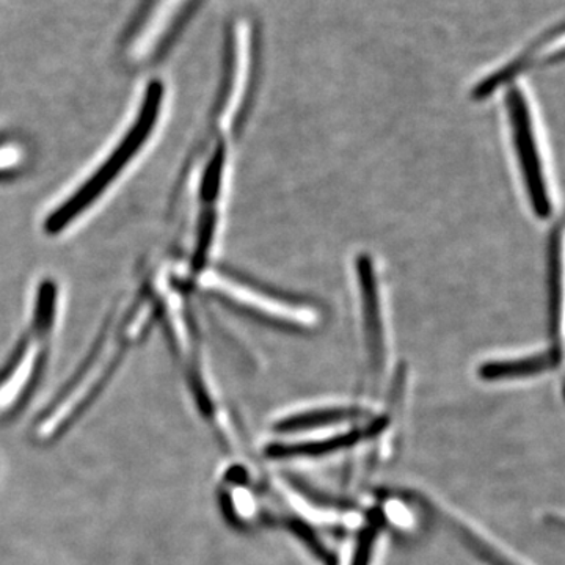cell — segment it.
Segmentation results:
<instances>
[{
    "label": "cell",
    "instance_id": "1",
    "mask_svg": "<svg viewBox=\"0 0 565 565\" xmlns=\"http://www.w3.org/2000/svg\"><path fill=\"white\" fill-rule=\"evenodd\" d=\"M36 291L29 329L0 367V422L17 418L41 384L51 356L58 315V288L44 281Z\"/></svg>",
    "mask_w": 565,
    "mask_h": 565
},
{
    "label": "cell",
    "instance_id": "2",
    "mask_svg": "<svg viewBox=\"0 0 565 565\" xmlns=\"http://www.w3.org/2000/svg\"><path fill=\"white\" fill-rule=\"evenodd\" d=\"M163 103H166V87L158 82H152L141 99L140 110L137 111L131 128L104 159L103 166H99L87 181L82 182L79 189L71 193L65 203L47 215L44 232L50 236L66 232L74 222L79 221L85 212L90 211L98 200L106 195L110 185L115 184L121 173L131 166L156 131Z\"/></svg>",
    "mask_w": 565,
    "mask_h": 565
},
{
    "label": "cell",
    "instance_id": "3",
    "mask_svg": "<svg viewBox=\"0 0 565 565\" xmlns=\"http://www.w3.org/2000/svg\"><path fill=\"white\" fill-rule=\"evenodd\" d=\"M508 111L516 156H519L520 170H522L526 192L530 195L531 206H533L539 218L550 217L552 202H550L544 169H542L537 143H535L533 118H531L530 106H527L526 96L522 88L515 87L509 90Z\"/></svg>",
    "mask_w": 565,
    "mask_h": 565
},
{
    "label": "cell",
    "instance_id": "4",
    "mask_svg": "<svg viewBox=\"0 0 565 565\" xmlns=\"http://www.w3.org/2000/svg\"><path fill=\"white\" fill-rule=\"evenodd\" d=\"M193 0H154L128 44V61L134 65L158 54Z\"/></svg>",
    "mask_w": 565,
    "mask_h": 565
},
{
    "label": "cell",
    "instance_id": "5",
    "mask_svg": "<svg viewBox=\"0 0 565 565\" xmlns=\"http://www.w3.org/2000/svg\"><path fill=\"white\" fill-rule=\"evenodd\" d=\"M360 292H362L364 333L367 351L374 371L384 366V329H382L381 305H379L377 281H375L373 262L362 255L356 259Z\"/></svg>",
    "mask_w": 565,
    "mask_h": 565
},
{
    "label": "cell",
    "instance_id": "6",
    "mask_svg": "<svg viewBox=\"0 0 565 565\" xmlns=\"http://www.w3.org/2000/svg\"><path fill=\"white\" fill-rule=\"evenodd\" d=\"M557 41H563V31H561V29L557 31L556 35L555 33H548V35L544 36V40L535 43L530 51L523 52V54H520L516 58H512L503 68L498 70L492 76L486 77L481 84L476 85L473 92L475 98L486 99L487 96L497 92L501 85L515 79L520 73L531 68L535 63L552 62L553 58H555V54L563 55V51L553 50Z\"/></svg>",
    "mask_w": 565,
    "mask_h": 565
},
{
    "label": "cell",
    "instance_id": "7",
    "mask_svg": "<svg viewBox=\"0 0 565 565\" xmlns=\"http://www.w3.org/2000/svg\"><path fill=\"white\" fill-rule=\"evenodd\" d=\"M561 359H563L561 348L555 345V348L533 356L482 363L478 374L486 382L515 381V379L533 377V375L555 370L561 363Z\"/></svg>",
    "mask_w": 565,
    "mask_h": 565
},
{
    "label": "cell",
    "instance_id": "8",
    "mask_svg": "<svg viewBox=\"0 0 565 565\" xmlns=\"http://www.w3.org/2000/svg\"><path fill=\"white\" fill-rule=\"evenodd\" d=\"M362 408L356 407H322L315 408V411L303 412V414H296L282 418L275 424V433L280 434H297L305 433V430L322 429V427L338 426V424H345L356 422V419L364 418Z\"/></svg>",
    "mask_w": 565,
    "mask_h": 565
},
{
    "label": "cell",
    "instance_id": "9",
    "mask_svg": "<svg viewBox=\"0 0 565 565\" xmlns=\"http://www.w3.org/2000/svg\"><path fill=\"white\" fill-rule=\"evenodd\" d=\"M363 433H348L337 435V437L327 438L319 441H303V444L273 445L266 449L267 457L270 459H311V457H322L333 455L341 449L352 448L353 445L362 440Z\"/></svg>",
    "mask_w": 565,
    "mask_h": 565
},
{
    "label": "cell",
    "instance_id": "10",
    "mask_svg": "<svg viewBox=\"0 0 565 565\" xmlns=\"http://www.w3.org/2000/svg\"><path fill=\"white\" fill-rule=\"evenodd\" d=\"M217 273L221 274V277L234 282V285L243 286V288L250 289V291L267 297V299L277 300V302L292 305V307H315L316 305L311 297L275 288V286L267 285V282L262 280H256V278H252L250 275L239 273V270L232 269V267H218Z\"/></svg>",
    "mask_w": 565,
    "mask_h": 565
},
{
    "label": "cell",
    "instance_id": "11",
    "mask_svg": "<svg viewBox=\"0 0 565 565\" xmlns=\"http://www.w3.org/2000/svg\"><path fill=\"white\" fill-rule=\"evenodd\" d=\"M561 228L553 234L548 253L550 327L556 332L561 308Z\"/></svg>",
    "mask_w": 565,
    "mask_h": 565
},
{
    "label": "cell",
    "instance_id": "12",
    "mask_svg": "<svg viewBox=\"0 0 565 565\" xmlns=\"http://www.w3.org/2000/svg\"><path fill=\"white\" fill-rule=\"evenodd\" d=\"M375 539H377V526H367L366 530L363 531L362 537H360L359 545H356L352 565L371 564Z\"/></svg>",
    "mask_w": 565,
    "mask_h": 565
},
{
    "label": "cell",
    "instance_id": "13",
    "mask_svg": "<svg viewBox=\"0 0 565 565\" xmlns=\"http://www.w3.org/2000/svg\"><path fill=\"white\" fill-rule=\"evenodd\" d=\"M462 537L467 541V544L471 546V550L476 552V555L481 556L482 559L487 561L490 565H514L505 561L503 556L498 555L497 552H493L484 542L479 541V539L470 537L463 530Z\"/></svg>",
    "mask_w": 565,
    "mask_h": 565
}]
</instances>
